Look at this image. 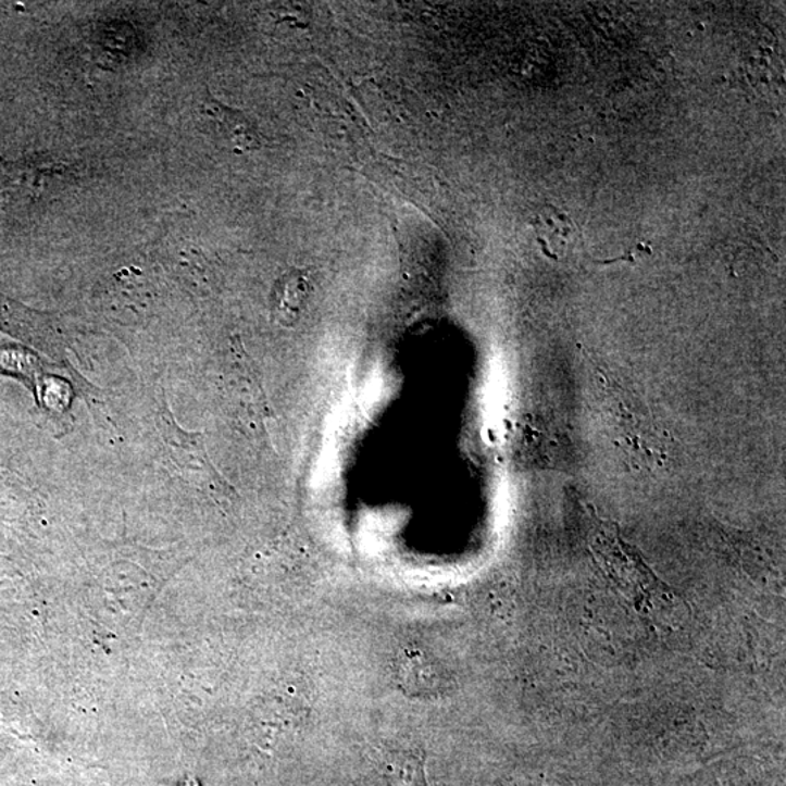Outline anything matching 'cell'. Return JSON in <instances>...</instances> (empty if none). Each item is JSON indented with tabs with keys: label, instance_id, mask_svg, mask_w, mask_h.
<instances>
[{
	"label": "cell",
	"instance_id": "6da1fadb",
	"mask_svg": "<svg viewBox=\"0 0 786 786\" xmlns=\"http://www.w3.org/2000/svg\"><path fill=\"white\" fill-rule=\"evenodd\" d=\"M588 540L601 569L638 609L656 610L673 600L669 587L661 583L638 551L626 545L615 527L600 522L595 515Z\"/></svg>",
	"mask_w": 786,
	"mask_h": 786
},
{
	"label": "cell",
	"instance_id": "7a4b0ae2",
	"mask_svg": "<svg viewBox=\"0 0 786 786\" xmlns=\"http://www.w3.org/2000/svg\"><path fill=\"white\" fill-rule=\"evenodd\" d=\"M201 113L212 120L219 136L236 154L255 152L267 144L260 128L244 111L222 104L210 93L201 101Z\"/></svg>",
	"mask_w": 786,
	"mask_h": 786
},
{
	"label": "cell",
	"instance_id": "3957f363",
	"mask_svg": "<svg viewBox=\"0 0 786 786\" xmlns=\"http://www.w3.org/2000/svg\"><path fill=\"white\" fill-rule=\"evenodd\" d=\"M308 276L300 270L287 273L278 283L276 299H274V311L278 320L289 324L295 322L302 311L304 300L308 298Z\"/></svg>",
	"mask_w": 786,
	"mask_h": 786
},
{
	"label": "cell",
	"instance_id": "277c9868",
	"mask_svg": "<svg viewBox=\"0 0 786 786\" xmlns=\"http://www.w3.org/2000/svg\"><path fill=\"white\" fill-rule=\"evenodd\" d=\"M186 786H199V784H197L195 777H190V779L187 781Z\"/></svg>",
	"mask_w": 786,
	"mask_h": 786
}]
</instances>
